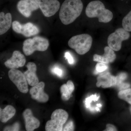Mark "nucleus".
<instances>
[{"label": "nucleus", "instance_id": "nucleus-31", "mask_svg": "<svg viewBox=\"0 0 131 131\" xmlns=\"http://www.w3.org/2000/svg\"><path fill=\"white\" fill-rule=\"evenodd\" d=\"M130 111H131V108H130Z\"/></svg>", "mask_w": 131, "mask_h": 131}, {"label": "nucleus", "instance_id": "nucleus-24", "mask_svg": "<svg viewBox=\"0 0 131 131\" xmlns=\"http://www.w3.org/2000/svg\"><path fill=\"white\" fill-rule=\"evenodd\" d=\"M108 68L107 65L106 64L102 63L99 62L96 64L95 66V69L97 73H102L107 70Z\"/></svg>", "mask_w": 131, "mask_h": 131}, {"label": "nucleus", "instance_id": "nucleus-21", "mask_svg": "<svg viewBox=\"0 0 131 131\" xmlns=\"http://www.w3.org/2000/svg\"><path fill=\"white\" fill-rule=\"evenodd\" d=\"M122 25L124 29L131 32V10L124 17L122 21Z\"/></svg>", "mask_w": 131, "mask_h": 131}, {"label": "nucleus", "instance_id": "nucleus-20", "mask_svg": "<svg viewBox=\"0 0 131 131\" xmlns=\"http://www.w3.org/2000/svg\"><path fill=\"white\" fill-rule=\"evenodd\" d=\"M118 96L120 99L125 101L131 105V89L121 90L118 93Z\"/></svg>", "mask_w": 131, "mask_h": 131}, {"label": "nucleus", "instance_id": "nucleus-8", "mask_svg": "<svg viewBox=\"0 0 131 131\" xmlns=\"http://www.w3.org/2000/svg\"><path fill=\"white\" fill-rule=\"evenodd\" d=\"M45 16L50 17L54 15L60 8L58 0H35Z\"/></svg>", "mask_w": 131, "mask_h": 131}, {"label": "nucleus", "instance_id": "nucleus-11", "mask_svg": "<svg viewBox=\"0 0 131 131\" xmlns=\"http://www.w3.org/2000/svg\"><path fill=\"white\" fill-rule=\"evenodd\" d=\"M45 87V83L40 82L32 87L30 90L31 98L40 103L47 102L49 100V96L44 91Z\"/></svg>", "mask_w": 131, "mask_h": 131}, {"label": "nucleus", "instance_id": "nucleus-27", "mask_svg": "<svg viewBox=\"0 0 131 131\" xmlns=\"http://www.w3.org/2000/svg\"><path fill=\"white\" fill-rule=\"evenodd\" d=\"M52 72L59 77H61L63 75V71L62 70L58 67H55L53 68L52 70Z\"/></svg>", "mask_w": 131, "mask_h": 131}, {"label": "nucleus", "instance_id": "nucleus-4", "mask_svg": "<svg viewBox=\"0 0 131 131\" xmlns=\"http://www.w3.org/2000/svg\"><path fill=\"white\" fill-rule=\"evenodd\" d=\"M49 45V40L47 39L36 36L24 41L23 50L26 56H29L36 51H45L48 49Z\"/></svg>", "mask_w": 131, "mask_h": 131}, {"label": "nucleus", "instance_id": "nucleus-16", "mask_svg": "<svg viewBox=\"0 0 131 131\" xmlns=\"http://www.w3.org/2000/svg\"><path fill=\"white\" fill-rule=\"evenodd\" d=\"M116 54L113 50L109 46L104 48V53L102 56L94 54L93 56V61L108 64L114 62L116 59Z\"/></svg>", "mask_w": 131, "mask_h": 131}, {"label": "nucleus", "instance_id": "nucleus-5", "mask_svg": "<svg viewBox=\"0 0 131 131\" xmlns=\"http://www.w3.org/2000/svg\"><path fill=\"white\" fill-rule=\"evenodd\" d=\"M68 113L63 109L55 110L52 114L51 119L46 122L45 130L62 131L63 125L68 120Z\"/></svg>", "mask_w": 131, "mask_h": 131}, {"label": "nucleus", "instance_id": "nucleus-13", "mask_svg": "<svg viewBox=\"0 0 131 131\" xmlns=\"http://www.w3.org/2000/svg\"><path fill=\"white\" fill-rule=\"evenodd\" d=\"M116 83V77L111 75L109 72H103L101 73L97 78L96 86L107 88L115 86Z\"/></svg>", "mask_w": 131, "mask_h": 131}, {"label": "nucleus", "instance_id": "nucleus-19", "mask_svg": "<svg viewBox=\"0 0 131 131\" xmlns=\"http://www.w3.org/2000/svg\"><path fill=\"white\" fill-rule=\"evenodd\" d=\"M60 91L61 93V98L62 100L64 101L69 100L73 91L67 86L66 84H64L62 85L60 88Z\"/></svg>", "mask_w": 131, "mask_h": 131}, {"label": "nucleus", "instance_id": "nucleus-22", "mask_svg": "<svg viewBox=\"0 0 131 131\" xmlns=\"http://www.w3.org/2000/svg\"><path fill=\"white\" fill-rule=\"evenodd\" d=\"M100 95L99 96H97V95L96 94H95L94 95H92L89 97H88L86 98L85 101V104L86 107L87 108H90V109L91 106H90V105L91 103L93 101H97L98 100V99L100 98Z\"/></svg>", "mask_w": 131, "mask_h": 131}, {"label": "nucleus", "instance_id": "nucleus-14", "mask_svg": "<svg viewBox=\"0 0 131 131\" xmlns=\"http://www.w3.org/2000/svg\"><path fill=\"white\" fill-rule=\"evenodd\" d=\"M23 116L25 123V128L27 131H34L40 125L39 121L33 116L31 109L27 108L23 113Z\"/></svg>", "mask_w": 131, "mask_h": 131}, {"label": "nucleus", "instance_id": "nucleus-7", "mask_svg": "<svg viewBox=\"0 0 131 131\" xmlns=\"http://www.w3.org/2000/svg\"><path fill=\"white\" fill-rule=\"evenodd\" d=\"M8 76L20 92L27 93L28 92V83L24 73L16 69H11L8 71Z\"/></svg>", "mask_w": 131, "mask_h": 131}, {"label": "nucleus", "instance_id": "nucleus-1", "mask_svg": "<svg viewBox=\"0 0 131 131\" xmlns=\"http://www.w3.org/2000/svg\"><path fill=\"white\" fill-rule=\"evenodd\" d=\"M83 4L81 0H65L61 6L59 17L64 25L71 24L81 14Z\"/></svg>", "mask_w": 131, "mask_h": 131}, {"label": "nucleus", "instance_id": "nucleus-6", "mask_svg": "<svg viewBox=\"0 0 131 131\" xmlns=\"http://www.w3.org/2000/svg\"><path fill=\"white\" fill-rule=\"evenodd\" d=\"M130 34L124 28L117 29L114 32L110 34L107 38L108 46L115 51H118L122 47V42L129 39Z\"/></svg>", "mask_w": 131, "mask_h": 131}, {"label": "nucleus", "instance_id": "nucleus-25", "mask_svg": "<svg viewBox=\"0 0 131 131\" xmlns=\"http://www.w3.org/2000/svg\"><path fill=\"white\" fill-rule=\"evenodd\" d=\"M19 124L18 122H15L11 126L5 127L3 131H19Z\"/></svg>", "mask_w": 131, "mask_h": 131}, {"label": "nucleus", "instance_id": "nucleus-30", "mask_svg": "<svg viewBox=\"0 0 131 131\" xmlns=\"http://www.w3.org/2000/svg\"><path fill=\"white\" fill-rule=\"evenodd\" d=\"M96 106L98 107H101L102 106V105L101 104H96Z\"/></svg>", "mask_w": 131, "mask_h": 131}, {"label": "nucleus", "instance_id": "nucleus-15", "mask_svg": "<svg viewBox=\"0 0 131 131\" xmlns=\"http://www.w3.org/2000/svg\"><path fill=\"white\" fill-rule=\"evenodd\" d=\"M27 70L24 73L28 84L31 86L37 85L39 83L36 74L37 67L36 64L32 62H29L27 65Z\"/></svg>", "mask_w": 131, "mask_h": 131}, {"label": "nucleus", "instance_id": "nucleus-17", "mask_svg": "<svg viewBox=\"0 0 131 131\" xmlns=\"http://www.w3.org/2000/svg\"><path fill=\"white\" fill-rule=\"evenodd\" d=\"M12 15L9 13L5 14L3 12L0 13V35L6 32L9 30L12 24Z\"/></svg>", "mask_w": 131, "mask_h": 131}, {"label": "nucleus", "instance_id": "nucleus-18", "mask_svg": "<svg viewBox=\"0 0 131 131\" xmlns=\"http://www.w3.org/2000/svg\"><path fill=\"white\" fill-rule=\"evenodd\" d=\"M0 120L2 123H6L14 116L16 110L13 106H7L3 109L1 108Z\"/></svg>", "mask_w": 131, "mask_h": 131}, {"label": "nucleus", "instance_id": "nucleus-29", "mask_svg": "<svg viewBox=\"0 0 131 131\" xmlns=\"http://www.w3.org/2000/svg\"><path fill=\"white\" fill-rule=\"evenodd\" d=\"M105 131H117V128L111 124H108L106 125V128Z\"/></svg>", "mask_w": 131, "mask_h": 131}, {"label": "nucleus", "instance_id": "nucleus-23", "mask_svg": "<svg viewBox=\"0 0 131 131\" xmlns=\"http://www.w3.org/2000/svg\"><path fill=\"white\" fill-rule=\"evenodd\" d=\"M127 77V74L126 73H122L118 75L116 78V83L115 86L118 87L122 83Z\"/></svg>", "mask_w": 131, "mask_h": 131}, {"label": "nucleus", "instance_id": "nucleus-28", "mask_svg": "<svg viewBox=\"0 0 131 131\" xmlns=\"http://www.w3.org/2000/svg\"><path fill=\"white\" fill-rule=\"evenodd\" d=\"M64 57L66 59H68V62L70 64H72L74 63V58L70 52H66L65 55H64Z\"/></svg>", "mask_w": 131, "mask_h": 131}, {"label": "nucleus", "instance_id": "nucleus-2", "mask_svg": "<svg viewBox=\"0 0 131 131\" xmlns=\"http://www.w3.org/2000/svg\"><path fill=\"white\" fill-rule=\"evenodd\" d=\"M85 12L88 17L98 18L99 22L101 23H108L113 18V13L106 9L103 3L100 1H93L89 3Z\"/></svg>", "mask_w": 131, "mask_h": 131}, {"label": "nucleus", "instance_id": "nucleus-12", "mask_svg": "<svg viewBox=\"0 0 131 131\" xmlns=\"http://www.w3.org/2000/svg\"><path fill=\"white\" fill-rule=\"evenodd\" d=\"M25 56L18 51H15L12 57L5 62V65L7 68L11 69H17L23 67L26 63Z\"/></svg>", "mask_w": 131, "mask_h": 131}, {"label": "nucleus", "instance_id": "nucleus-10", "mask_svg": "<svg viewBox=\"0 0 131 131\" xmlns=\"http://www.w3.org/2000/svg\"><path fill=\"white\" fill-rule=\"evenodd\" d=\"M17 7L19 12L26 18L30 17L32 12L39 8L35 0H20L17 4Z\"/></svg>", "mask_w": 131, "mask_h": 131}, {"label": "nucleus", "instance_id": "nucleus-26", "mask_svg": "<svg viewBox=\"0 0 131 131\" xmlns=\"http://www.w3.org/2000/svg\"><path fill=\"white\" fill-rule=\"evenodd\" d=\"M74 124L72 121H70L66 125L65 127L63 129L62 131H74Z\"/></svg>", "mask_w": 131, "mask_h": 131}, {"label": "nucleus", "instance_id": "nucleus-9", "mask_svg": "<svg viewBox=\"0 0 131 131\" xmlns=\"http://www.w3.org/2000/svg\"><path fill=\"white\" fill-rule=\"evenodd\" d=\"M12 28L15 32L21 34L26 37L37 35L39 32L37 27L30 22L22 25L18 21H14L12 23Z\"/></svg>", "mask_w": 131, "mask_h": 131}, {"label": "nucleus", "instance_id": "nucleus-3", "mask_svg": "<svg viewBox=\"0 0 131 131\" xmlns=\"http://www.w3.org/2000/svg\"><path fill=\"white\" fill-rule=\"evenodd\" d=\"M93 39L90 35L82 34L75 35L71 38L68 42V45L74 49L77 53L81 55L87 53L91 49Z\"/></svg>", "mask_w": 131, "mask_h": 131}]
</instances>
